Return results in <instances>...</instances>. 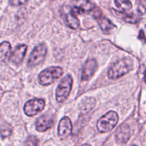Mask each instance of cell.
Instances as JSON below:
<instances>
[{
  "label": "cell",
  "mask_w": 146,
  "mask_h": 146,
  "mask_svg": "<svg viewBox=\"0 0 146 146\" xmlns=\"http://www.w3.org/2000/svg\"><path fill=\"white\" fill-rule=\"evenodd\" d=\"M145 31H146V26H145Z\"/></svg>",
  "instance_id": "obj_22"
},
{
  "label": "cell",
  "mask_w": 146,
  "mask_h": 146,
  "mask_svg": "<svg viewBox=\"0 0 146 146\" xmlns=\"http://www.w3.org/2000/svg\"><path fill=\"white\" fill-rule=\"evenodd\" d=\"M98 67L96 60L91 58L88 59L85 63L83 68L82 74H81V79L82 81H88L91 78V77L95 74L96 71Z\"/></svg>",
  "instance_id": "obj_8"
},
{
  "label": "cell",
  "mask_w": 146,
  "mask_h": 146,
  "mask_svg": "<svg viewBox=\"0 0 146 146\" xmlns=\"http://www.w3.org/2000/svg\"><path fill=\"white\" fill-rule=\"evenodd\" d=\"M63 68L59 66H51L41 71L38 75V82L42 86H48L55 82L63 75Z\"/></svg>",
  "instance_id": "obj_2"
},
{
  "label": "cell",
  "mask_w": 146,
  "mask_h": 146,
  "mask_svg": "<svg viewBox=\"0 0 146 146\" xmlns=\"http://www.w3.org/2000/svg\"><path fill=\"white\" fill-rule=\"evenodd\" d=\"M54 124V118L51 114L40 116L36 121V128L38 132H44L51 128Z\"/></svg>",
  "instance_id": "obj_10"
},
{
  "label": "cell",
  "mask_w": 146,
  "mask_h": 146,
  "mask_svg": "<svg viewBox=\"0 0 146 146\" xmlns=\"http://www.w3.org/2000/svg\"><path fill=\"white\" fill-rule=\"evenodd\" d=\"M27 51V45H18L10 56V60L15 65H19L22 62Z\"/></svg>",
  "instance_id": "obj_11"
},
{
  "label": "cell",
  "mask_w": 146,
  "mask_h": 146,
  "mask_svg": "<svg viewBox=\"0 0 146 146\" xmlns=\"http://www.w3.org/2000/svg\"><path fill=\"white\" fill-rule=\"evenodd\" d=\"M118 115L115 111H109L103 115L97 123V128L100 133H105L112 131L118 122Z\"/></svg>",
  "instance_id": "obj_3"
},
{
  "label": "cell",
  "mask_w": 146,
  "mask_h": 146,
  "mask_svg": "<svg viewBox=\"0 0 146 146\" xmlns=\"http://www.w3.org/2000/svg\"><path fill=\"white\" fill-rule=\"evenodd\" d=\"M11 46L8 41H4L0 44V64H6L10 59Z\"/></svg>",
  "instance_id": "obj_13"
},
{
  "label": "cell",
  "mask_w": 146,
  "mask_h": 146,
  "mask_svg": "<svg viewBox=\"0 0 146 146\" xmlns=\"http://www.w3.org/2000/svg\"><path fill=\"white\" fill-rule=\"evenodd\" d=\"M115 4L118 11L127 12L132 9V4L129 0H115Z\"/></svg>",
  "instance_id": "obj_16"
},
{
  "label": "cell",
  "mask_w": 146,
  "mask_h": 146,
  "mask_svg": "<svg viewBox=\"0 0 146 146\" xmlns=\"http://www.w3.org/2000/svg\"><path fill=\"white\" fill-rule=\"evenodd\" d=\"M96 105V100L92 97H88L86 98L81 101L80 104L79 108L81 109V112L88 113L91 111L94 108Z\"/></svg>",
  "instance_id": "obj_14"
},
{
  "label": "cell",
  "mask_w": 146,
  "mask_h": 146,
  "mask_svg": "<svg viewBox=\"0 0 146 146\" xmlns=\"http://www.w3.org/2000/svg\"><path fill=\"white\" fill-rule=\"evenodd\" d=\"M11 131H12V129H11V126H9V125H4L1 126V129H0V133L3 138H5L11 135Z\"/></svg>",
  "instance_id": "obj_18"
},
{
  "label": "cell",
  "mask_w": 146,
  "mask_h": 146,
  "mask_svg": "<svg viewBox=\"0 0 146 146\" xmlns=\"http://www.w3.org/2000/svg\"><path fill=\"white\" fill-rule=\"evenodd\" d=\"M72 132V123L68 117H64L60 121L58 127V136L61 139H65L69 136Z\"/></svg>",
  "instance_id": "obj_9"
},
{
  "label": "cell",
  "mask_w": 146,
  "mask_h": 146,
  "mask_svg": "<svg viewBox=\"0 0 146 146\" xmlns=\"http://www.w3.org/2000/svg\"><path fill=\"white\" fill-rule=\"evenodd\" d=\"M28 0H10V4L14 7H18V6H21L24 4L25 3L27 2Z\"/></svg>",
  "instance_id": "obj_20"
},
{
  "label": "cell",
  "mask_w": 146,
  "mask_h": 146,
  "mask_svg": "<svg viewBox=\"0 0 146 146\" xmlns=\"http://www.w3.org/2000/svg\"><path fill=\"white\" fill-rule=\"evenodd\" d=\"M133 68V61L129 58H123L115 61L108 70V76L111 79H117L128 74Z\"/></svg>",
  "instance_id": "obj_1"
},
{
  "label": "cell",
  "mask_w": 146,
  "mask_h": 146,
  "mask_svg": "<svg viewBox=\"0 0 146 146\" xmlns=\"http://www.w3.org/2000/svg\"><path fill=\"white\" fill-rule=\"evenodd\" d=\"M45 106V101L43 99H32L26 103L24 112L28 116H34L42 111Z\"/></svg>",
  "instance_id": "obj_6"
},
{
  "label": "cell",
  "mask_w": 146,
  "mask_h": 146,
  "mask_svg": "<svg viewBox=\"0 0 146 146\" xmlns=\"http://www.w3.org/2000/svg\"><path fill=\"white\" fill-rule=\"evenodd\" d=\"M131 137V129L129 125L123 124L115 132V139L120 143H125Z\"/></svg>",
  "instance_id": "obj_12"
},
{
  "label": "cell",
  "mask_w": 146,
  "mask_h": 146,
  "mask_svg": "<svg viewBox=\"0 0 146 146\" xmlns=\"http://www.w3.org/2000/svg\"><path fill=\"white\" fill-rule=\"evenodd\" d=\"M66 23L67 25L70 28L73 29H76L78 28V27L80 25L79 20L77 19L75 14H72V13H69V14H67Z\"/></svg>",
  "instance_id": "obj_17"
},
{
  "label": "cell",
  "mask_w": 146,
  "mask_h": 146,
  "mask_svg": "<svg viewBox=\"0 0 146 146\" xmlns=\"http://www.w3.org/2000/svg\"><path fill=\"white\" fill-rule=\"evenodd\" d=\"M47 53V46L45 44L42 43L36 46L31 52L28 61V66L34 67L41 64L45 59Z\"/></svg>",
  "instance_id": "obj_5"
},
{
  "label": "cell",
  "mask_w": 146,
  "mask_h": 146,
  "mask_svg": "<svg viewBox=\"0 0 146 146\" xmlns=\"http://www.w3.org/2000/svg\"><path fill=\"white\" fill-rule=\"evenodd\" d=\"M145 83H146V74H145Z\"/></svg>",
  "instance_id": "obj_21"
},
{
  "label": "cell",
  "mask_w": 146,
  "mask_h": 146,
  "mask_svg": "<svg viewBox=\"0 0 146 146\" xmlns=\"http://www.w3.org/2000/svg\"><path fill=\"white\" fill-rule=\"evenodd\" d=\"M138 11L141 14L146 13V0H138Z\"/></svg>",
  "instance_id": "obj_19"
},
{
  "label": "cell",
  "mask_w": 146,
  "mask_h": 146,
  "mask_svg": "<svg viewBox=\"0 0 146 146\" xmlns=\"http://www.w3.org/2000/svg\"><path fill=\"white\" fill-rule=\"evenodd\" d=\"M73 78L71 75H66L58 85L56 91V98L58 103H63L67 99L72 88Z\"/></svg>",
  "instance_id": "obj_4"
},
{
  "label": "cell",
  "mask_w": 146,
  "mask_h": 146,
  "mask_svg": "<svg viewBox=\"0 0 146 146\" xmlns=\"http://www.w3.org/2000/svg\"><path fill=\"white\" fill-rule=\"evenodd\" d=\"M98 20L101 30H102L104 32H108V31H111V29L115 28V26L111 22V20L106 18V17H104L103 16H101L100 18H98Z\"/></svg>",
  "instance_id": "obj_15"
},
{
  "label": "cell",
  "mask_w": 146,
  "mask_h": 146,
  "mask_svg": "<svg viewBox=\"0 0 146 146\" xmlns=\"http://www.w3.org/2000/svg\"><path fill=\"white\" fill-rule=\"evenodd\" d=\"M94 8L95 5L89 0H76L74 2V7L71 10V13L75 15L82 14L92 11Z\"/></svg>",
  "instance_id": "obj_7"
}]
</instances>
